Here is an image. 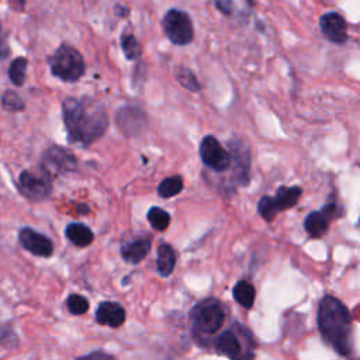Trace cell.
<instances>
[{
  "label": "cell",
  "instance_id": "cell-1",
  "mask_svg": "<svg viewBox=\"0 0 360 360\" xmlns=\"http://www.w3.org/2000/svg\"><path fill=\"white\" fill-rule=\"evenodd\" d=\"M62 115L69 143L89 146L108 128L104 107L89 97H66L62 101Z\"/></svg>",
  "mask_w": 360,
  "mask_h": 360
},
{
  "label": "cell",
  "instance_id": "cell-2",
  "mask_svg": "<svg viewBox=\"0 0 360 360\" xmlns=\"http://www.w3.org/2000/svg\"><path fill=\"white\" fill-rule=\"evenodd\" d=\"M318 329L325 343H328L338 354L352 357L353 322L346 305L333 295H325L318 305Z\"/></svg>",
  "mask_w": 360,
  "mask_h": 360
},
{
  "label": "cell",
  "instance_id": "cell-3",
  "mask_svg": "<svg viewBox=\"0 0 360 360\" xmlns=\"http://www.w3.org/2000/svg\"><path fill=\"white\" fill-rule=\"evenodd\" d=\"M228 318V308L217 298L198 301L190 311V332L194 342L208 347L210 340L221 332Z\"/></svg>",
  "mask_w": 360,
  "mask_h": 360
},
{
  "label": "cell",
  "instance_id": "cell-4",
  "mask_svg": "<svg viewBox=\"0 0 360 360\" xmlns=\"http://www.w3.org/2000/svg\"><path fill=\"white\" fill-rule=\"evenodd\" d=\"M210 345L215 353L229 360H253L257 347L253 333L240 322H232L218 332Z\"/></svg>",
  "mask_w": 360,
  "mask_h": 360
},
{
  "label": "cell",
  "instance_id": "cell-5",
  "mask_svg": "<svg viewBox=\"0 0 360 360\" xmlns=\"http://www.w3.org/2000/svg\"><path fill=\"white\" fill-rule=\"evenodd\" d=\"M51 73L62 82H77L86 70L82 53L69 44L59 45L55 52L48 58Z\"/></svg>",
  "mask_w": 360,
  "mask_h": 360
},
{
  "label": "cell",
  "instance_id": "cell-6",
  "mask_svg": "<svg viewBox=\"0 0 360 360\" xmlns=\"http://www.w3.org/2000/svg\"><path fill=\"white\" fill-rule=\"evenodd\" d=\"M301 195H302V188L298 186H291V187L280 186L274 197L263 195L259 200L257 212L264 221L271 222L280 211L292 208L300 201Z\"/></svg>",
  "mask_w": 360,
  "mask_h": 360
},
{
  "label": "cell",
  "instance_id": "cell-7",
  "mask_svg": "<svg viewBox=\"0 0 360 360\" xmlns=\"http://www.w3.org/2000/svg\"><path fill=\"white\" fill-rule=\"evenodd\" d=\"M165 35L173 45H188L194 38L191 17L179 8H170L162 21Z\"/></svg>",
  "mask_w": 360,
  "mask_h": 360
},
{
  "label": "cell",
  "instance_id": "cell-8",
  "mask_svg": "<svg viewBox=\"0 0 360 360\" xmlns=\"http://www.w3.org/2000/svg\"><path fill=\"white\" fill-rule=\"evenodd\" d=\"M77 169L76 156L66 148L59 145H52L44 150L39 160V170L44 172L51 179L68 174Z\"/></svg>",
  "mask_w": 360,
  "mask_h": 360
},
{
  "label": "cell",
  "instance_id": "cell-9",
  "mask_svg": "<svg viewBox=\"0 0 360 360\" xmlns=\"http://www.w3.org/2000/svg\"><path fill=\"white\" fill-rule=\"evenodd\" d=\"M17 190L28 201H44L52 193V179L41 170L39 173L22 170L17 180Z\"/></svg>",
  "mask_w": 360,
  "mask_h": 360
},
{
  "label": "cell",
  "instance_id": "cell-10",
  "mask_svg": "<svg viewBox=\"0 0 360 360\" xmlns=\"http://www.w3.org/2000/svg\"><path fill=\"white\" fill-rule=\"evenodd\" d=\"M200 159L212 172L222 173L231 167V155L214 135H207L200 142Z\"/></svg>",
  "mask_w": 360,
  "mask_h": 360
},
{
  "label": "cell",
  "instance_id": "cell-11",
  "mask_svg": "<svg viewBox=\"0 0 360 360\" xmlns=\"http://www.w3.org/2000/svg\"><path fill=\"white\" fill-rule=\"evenodd\" d=\"M345 214V210L338 202H328L319 211H311L304 219V229L311 238L323 236L333 219L340 218Z\"/></svg>",
  "mask_w": 360,
  "mask_h": 360
},
{
  "label": "cell",
  "instance_id": "cell-12",
  "mask_svg": "<svg viewBox=\"0 0 360 360\" xmlns=\"http://www.w3.org/2000/svg\"><path fill=\"white\" fill-rule=\"evenodd\" d=\"M231 155V167L233 169V179L239 186H248L250 181V152L249 146L240 139H231L228 142Z\"/></svg>",
  "mask_w": 360,
  "mask_h": 360
},
{
  "label": "cell",
  "instance_id": "cell-13",
  "mask_svg": "<svg viewBox=\"0 0 360 360\" xmlns=\"http://www.w3.org/2000/svg\"><path fill=\"white\" fill-rule=\"evenodd\" d=\"M18 242L27 252H30L34 256L46 259L53 255L52 240L46 235H44L30 226L20 228Z\"/></svg>",
  "mask_w": 360,
  "mask_h": 360
},
{
  "label": "cell",
  "instance_id": "cell-14",
  "mask_svg": "<svg viewBox=\"0 0 360 360\" xmlns=\"http://www.w3.org/2000/svg\"><path fill=\"white\" fill-rule=\"evenodd\" d=\"M319 28L323 38L332 44L342 45L347 41L346 20L338 11H329L321 15Z\"/></svg>",
  "mask_w": 360,
  "mask_h": 360
},
{
  "label": "cell",
  "instance_id": "cell-15",
  "mask_svg": "<svg viewBox=\"0 0 360 360\" xmlns=\"http://www.w3.org/2000/svg\"><path fill=\"white\" fill-rule=\"evenodd\" d=\"M117 124L127 135H139L145 128L146 115L143 110L135 105H125L117 114Z\"/></svg>",
  "mask_w": 360,
  "mask_h": 360
},
{
  "label": "cell",
  "instance_id": "cell-16",
  "mask_svg": "<svg viewBox=\"0 0 360 360\" xmlns=\"http://www.w3.org/2000/svg\"><path fill=\"white\" fill-rule=\"evenodd\" d=\"M215 8L221 11L225 17L232 18L240 24L249 20L253 8L252 0H212Z\"/></svg>",
  "mask_w": 360,
  "mask_h": 360
},
{
  "label": "cell",
  "instance_id": "cell-17",
  "mask_svg": "<svg viewBox=\"0 0 360 360\" xmlns=\"http://www.w3.org/2000/svg\"><path fill=\"white\" fill-rule=\"evenodd\" d=\"M125 309L114 301H104L96 309V322L110 328H120L125 322Z\"/></svg>",
  "mask_w": 360,
  "mask_h": 360
},
{
  "label": "cell",
  "instance_id": "cell-18",
  "mask_svg": "<svg viewBox=\"0 0 360 360\" xmlns=\"http://www.w3.org/2000/svg\"><path fill=\"white\" fill-rule=\"evenodd\" d=\"M150 245H152V240H150L149 236H146V238H136L134 240L125 242L121 246V257H122V260L125 263L138 264L149 253Z\"/></svg>",
  "mask_w": 360,
  "mask_h": 360
},
{
  "label": "cell",
  "instance_id": "cell-19",
  "mask_svg": "<svg viewBox=\"0 0 360 360\" xmlns=\"http://www.w3.org/2000/svg\"><path fill=\"white\" fill-rule=\"evenodd\" d=\"M65 236L68 238V240L70 243H73L77 248H86L94 239L93 231L87 225H84L82 222H70V224H68L66 228H65Z\"/></svg>",
  "mask_w": 360,
  "mask_h": 360
},
{
  "label": "cell",
  "instance_id": "cell-20",
  "mask_svg": "<svg viewBox=\"0 0 360 360\" xmlns=\"http://www.w3.org/2000/svg\"><path fill=\"white\" fill-rule=\"evenodd\" d=\"M176 252L169 243H160L158 248V256H156V271L160 277L166 278L169 277L176 266Z\"/></svg>",
  "mask_w": 360,
  "mask_h": 360
},
{
  "label": "cell",
  "instance_id": "cell-21",
  "mask_svg": "<svg viewBox=\"0 0 360 360\" xmlns=\"http://www.w3.org/2000/svg\"><path fill=\"white\" fill-rule=\"evenodd\" d=\"M232 295L233 300L243 308L249 309L252 308L253 302H255V297H256V291L255 287L250 281L248 280H240L238 281L233 288H232Z\"/></svg>",
  "mask_w": 360,
  "mask_h": 360
},
{
  "label": "cell",
  "instance_id": "cell-22",
  "mask_svg": "<svg viewBox=\"0 0 360 360\" xmlns=\"http://www.w3.org/2000/svg\"><path fill=\"white\" fill-rule=\"evenodd\" d=\"M27 68H28V59L24 56H18L11 60L8 66V79L14 86L17 87L24 86L27 80Z\"/></svg>",
  "mask_w": 360,
  "mask_h": 360
},
{
  "label": "cell",
  "instance_id": "cell-23",
  "mask_svg": "<svg viewBox=\"0 0 360 360\" xmlns=\"http://www.w3.org/2000/svg\"><path fill=\"white\" fill-rule=\"evenodd\" d=\"M183 190V177L179 174L163 179L158 186V194L162 198H170L177 195Z\"/></svg>",
  "mask_w": 360,
  "mask_h": 360
},
{
  "label": "cell",
  "instance_id": "cell-24",
  "mask_svg": "<svg viewBox=\"0 0 360 360\" xmlns=\"http://www.w3.org/2000/svg\"><path fill=\"white\" fill-rule=\"evenodd\" d=\"M146 218L150 224V226L155 229V231H159V232H163L167 229V226L170 225V214L167 211H165L163 208L160 207H150L148 214H146Z\"/></svg>",
  "mask_w": 360,
  "mask_h": 360
},
{
  "label": "cell",
  "instance_id": "cell-25",
  "mask_svg": "<svg viewBox=\"0 0 360 360\" xmlns=\"http://www.w3.org/2000/svg\"><path fill=\"white\" fill-rule=\"evenodd\" d=\"M0 103H1V107L8 112H20L25 110V101L22 100V97L17 91L10 89L3 91L0 97Z\"/></svg>",
  "mask_w": 360,
  "mask_h": 360
},
{
  "label": "cell",
  "instance_id": "cell-26",
  "mask_svg": "<svg viewBox=\"0 0 360 360\" xmlns=\"http://www.w3.org/2000/svg\"><path fill=\"white\" fill-rule=\"evenodd\" d=\"M174 77L180 83L181 87H184L188 91H198L200 83L195 77V75L186 66H177L174 69Z\"/></svg>",
  "mask_w": 360,
  "mask_h": 360
},
{
  "label": "cell",
  "instance_id": "cell-27",
  "mask_svg": "<svg viewBox=\"0 0 360 360\" xmlns=\"http://www.w3.org/2000/svg\"><path fill=\"white\" fill-rule=\"evenodd\" d=\"M121 48L128 60H138L141 58V45L135 35L132 34H122L121 35Z\"/></svg>",
  "mask_w": 360,
  "mask_h": 360
},
{
  "label": "cell",
  "instance_id": "cell-28",
  "mask_svg": "<svg viewBox=\"0 0 360 360\" xmlns=\"http://www.w3.org/2000/svg\"><path fill=\"white\" fill-rule=\"evenodd\" d=\"M66 308L72 315H83L89 311V301L80 294H70L66 300Z\"/></svg>",
  "mask_w": 360,
  "mask_h": 360
},
{
  "label": "cell",
  "instance_id": "cell-29",
  "mask_svg": "<svg viewBox=\"0 0 360 360\" xmlns=\"http://www.w3.org/2000/svg\"><path fill=\"white\" fill-rule=\"evenodd\" d=\"M0 346H3V347L18 346V338H17L14 329L8 325H3L0 328Z\"/></svg>",
  "mask_w": 360,
  "mask_h": 360
},
{
  "label": "cell",
  "instance_id": "cell-30",
  "mask_svg": "<svg viewBox=\"0 0 360 360\" xmlns=\"http://www.w3.org/2000/svg\"><path fill=\"white\" fill-rule=\"evenodd\" d=\"M10 55V45L7 39V32L3 28V24L0 21V60H4Z\"/></svg>",
  "mask_w": 360,
  "mask_h": 360
},
{
  "label": "cell",
  "instance_id": "cell-31",
  "mask_svg": "<svg viewBox=\"0 0 360 360\" xmlns=\"http://www.w3.org/2000/svg\"><path fill=\"white\" fill-rule=\"evenodd\" d=\"M76 360H115L114 356L108 354L107 352L104 350H96V352H91L83 357H79Z\"/></svg>",
  "mask_w": 360,
  "mask_h": 360
},
{
  "label": "cell",
  "instance_id": "cell-32",
  "mask_svg": "<svg viewBox=\"0 0 360 360\" xmlns=\"http://www.w3.org/2000/svg\"><path fill=\"white\" fill-rule=\"evenodd\" d=\"M8 3L11 4V8H13V10L21 11V10H24V6H25L27 0H8Z\"/></svg>",
  "mask_w": 360,
  "mask_h": 360
},
{
  "label": "cell",
  "instance_id": "cell-33",
  "mask_svg": "<svg viewBox=\"0 0 360 360\" xmlns=\"http://www.w3.org/2000/svg\"><path fill=\"white\" fill-rule=\"evenodd\" d=\"M114 11H115V14H117L118 17H127V15H128V13H129V8H128V7H124V6L117 4V6H115V8H114Z\"/></svg>",
  "mask_w": 360,
  "mask_h": 360
}]
</instances>
